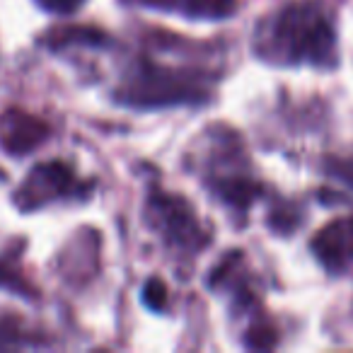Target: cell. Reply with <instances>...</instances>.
I'll list each match as a JSON object with an SVG mask.
<instances>
[{
  "label": "cell",
  "mask_w": 353,
  "mask_h": 353,
  "mask_svg": "<svg viewBox=\"0 0 353 353\" xmlns=\"http://www.w3.org/2000/svg\"><path fill=\"white\" fill-rule=\"evenodd\" d=\"M332 51V22L317 3H290L274 17L261 39V54L285 63H327Z\"/></svg>",
  "instance_id": "6da1fadb"
},
{
  "label": "cell",
  "mask_w": 353,
  "mask_h": 353,
  "mask_svg": "<svg viewBox=\"0 0 353 353\" xmlns=\"http://www.w3.org/2000/svg\"><path fill=\"white\" fill-rule=\"evenodd\" d=\"M128 97L136 99V104H165L174 99H194L196 90L172 70L143 65V70L133 80V90Z\"/></svg>",
  "instance_id": "277c9868"
},
{
  "label": "cell",
  "mask_w": 353,
  "mask_h": 353,
  "mask_svg": "<svg viewBox=\"0 0 353 353\" xmlns=\"http://www.w3.org/2000/svg\"><path fill=\"white\" fill-rule=\"evenodd\" d=\"M49 126L25 112H8L0 119V145L10 155H27L44 143Z\"/></svg>",
  "instance_id": "8992f818"
},
{
  "label": "cell",
  "mask_w": 353,
  "mask_h": 353,
  "mask_svg": "<svg viewBox=\"0 0 353 353\" xmlns=\"http://www.w3.org/2000/svg\"><path fill=\"white\" fill-rule=\"evenodd\" d=\"M148 8L176 10L189 17H225L235 8V0H138Z\"/></svg>",
  "instance_id": "52a82bcc"
},
{
  "label": "cell",
  "mask_w": 353,
  "mask_h": 353,
  "mask_svg": "<svg viewBox=\"0 0 353 353\" xmlns=\"http://www.w3.org/2000/svg\"><path fill=\"white\" fill-rule=\"evenodd\" d=\"M312 252L329 271L353 264V218H341L322 228L312 240Z\"/></svg>",
  "instance_id": "5b68a950"
},
{
  "label": "cell",
  "mask_w": 353,
  "mask_h": 353,
  "mask_svg": "<svg viewBox=\"0 0 353 353\" xmlns=\"http://www.w3.org/2000/svg\"><path fill=\"white\" fill-rule=\"evenodd\" d=\"M75 192H78V179L73 170L63 162H46L32 172L25 187L20 189V203L22 208H34L51 199L68 196Z\"/></svg>",
  "instance_id": "3957f363"
},
{
  "label": "cell",
  "mask_w": 353,
  "mask_h": 353,
  "mask_svg": "<svg viewBox=\"0 0 353 353\" xmlns=\"http://www.w3.org/2000/svg\"><path fill=\"white\" fill-rule=\"evenodd\" d=\"M44 10L49 12H61V15H68V12L78 10L80 6H83L85 0H37Z\"/></svg>",
  "instance_id": "9c48e42d"
},
{
  "label": "cell",
  "mask_w": 353,
  "mask_h": 353,
  "mask_svg": "<svg viewBox=\"0 0 353 353\" xmlns=\"http://www.w3.org/2000/svg\"><path fill=\"white\" fill-rule=\"evenodd\" d=\"M152 213L157 218V228L165 232L170 240H174L182 247H201L206 237L199 230V223L194 218L192 208L182 201L179 196H170V194H152L150 199Z\"/></svg>",
  "instance_id": "7a4b0ae2"
},
{
  "label": "cell",
  "mask_w": 353,
  "mask_h": 353,
  "mask_svg": "<svg viewBox=\"0 0 353 353\" xmlns=\"http://www.w3.org/2000/svg\"><path fill=\"white\" fill-rule=\"evenodd\" d=\"M143 300H145V305L150 310H165V305H167V288H165V283H162L160 279L148 281L145 288H143Z\"/></svg>",
  "instance_id": "ba28073f"
}]
</instances>
